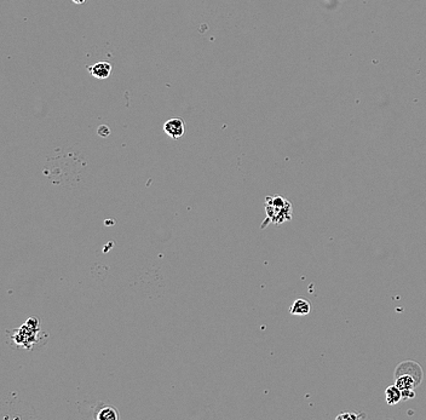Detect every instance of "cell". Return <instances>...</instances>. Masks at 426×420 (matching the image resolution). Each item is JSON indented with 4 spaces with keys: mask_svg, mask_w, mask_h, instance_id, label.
<instances>
[{
    "mask_svg": "<svg viewBox=\"0 0 426 420\" xmlns=\"http://www.w3.org/2000/svg\"><path fill=\"white\" fill-rule=\"evenodd\" d=\"M264 206H265L266 221L263 223L262 228H265L269 222L275 226H280L293 218L292 204L281 195L266 196Z\"/></svg>",
    "mask_w": 426,
    "mask_h": 420,
    "instance_id": "6da1fadb",
    "label": "cell"
},
{
    "mask_svg": "<svg viewBox=\"0 0 426 420\" xmlns=\"http://www.w3.org/2000/svg\"><path fill=\"white\" fill-rule=\"evenodd\" d=\"M164 131L171 137L172 139H178L185 134V122L184 120L176 118V119H170L169 121L165 122Z\"/></svg>",
    "mask_w": 426,
    "mask_h": 420,
    "instance_id": "7a4b0ae2",
    "label": "cell"
},
{
    "mask_svg": "<svg viewBox=\"0 0 426 420\" xmlns=\"http://www.w3.org/2000/svg\"><path fill=\"white\" fill-rule=\"evenodd\" d=\"M93 419L96 420H119V411L115 407L109 405H98V407L93 411Z\"/></svg>",
    "mask_w": 426,
    "mask_h": 420,
    "instance_id": "3957f363",
    "label": "cell"
},
{
    "mask_svg": "<svg viewBox=\"0 0 426 420\" xmlns=\"http://www.w3.org/2000/svg\"><path fill=\"white\" fill-rule=\"evenodd\" d=\"M401 374H412L413 377H416L420 383H422L423 372L419 364H417L416 362L406 361L403 362L402 364H400V366L397 367V369H396V377Z\"/></svg>",
    "mask_w": 426,
    "mask_h": 420,
    "instance_id": "277c9868",
    "label": "cell"
},
{
    "mask_svg": "<svg viewBox=\"0 0 426 420\" xmlns=\"http://www.w3.org/2000/svg\"><path fill=\"white\" fill-rule=\"evenodd\" d=\"M89 72L93 76V78L100 79V80H103V79L109 78V75H111L112 64L109 62H106V61L97 62V63H95L93 65H91V67H89Z\"/></svg>",
    "mask_w": 426,
    "mask_h": 420,
    "instance_id": "5b68a950",
    "label": "cell"
},
{
    "mask_svg": "<svg viewBox=\"0 0 426 420\" xmlns=\"http://www.w3.org/2000/svg\"><path fill=\"white\" fill-rule=\"evenodd\" d=\"M420 384V381L413 377L412 374H401L396 377L395 385L397 386L401 391H411L414 390Z\"/></svg>",
    "mask_w": 426,
    "mask_h": 420,
    "instance_id": "8992f818",
    "label": "cell"
},
{
    "mask_svg": "<svg viewBox=\"0 0 426 420\" xmlns=\"http://www.w3.org/2000/svg\"><path fill=\"white\" fill-rule=\"evenodd\" d=\"M310 311H311V305L306 299H297L290 307L291 314L298 315V316H305Z\"/></svg>",
    "mask_w": 426,
    "mask_h": 420,
    "instance_id": "52a82bcc",
    "label": "cell"
},
{
    "mask_svg": "<svg viewBox=\"0 0 426 420\" xmlns=\"http://www.w3.org/2000/svg\"><path fill=\"white\" fill-rule=\"evenodd\" d=\"M385 397H386L387 405L395 406L402 400V391H401V390L396 385H391L385 390Z\"/></svg>",
    "mask_w": 426,
    "mask_h": 420,
    "instance_id": "ba28073f",
    "label": "cell"
},
{
    "mask_svg": "<svg viewBox=\"0 0 426 420\" xmlns=\"http://www.w3.org/2000/svg\"><path fill=\"white\" fill-rule=\"evenodd\" d=\"M365 414H356V413H350V412H345V413L339 414L337 417V420H356V419H365Z\"/></svg>",
    "mask_w": 426,
    "mask_h": 420,
    "instance_id": "9c48e42d",
    "label": "cell"
},
{
    "mask_svg": "<svg viewBox=\"0 0 426 420\" xmlns=\"http://www.w3.org/2000/svg\"><path fill=\"white\" fill-rule=\"evenodd\" d=\"M97 133L98 136L101 137H107L111 134V128H109L107 125H101L100 127L97 128Z\"/></svg>",
    "mask_w": 426,
    "mask_h": 420,
    "instance_id": "30bf717a",
    "label": "cell"
},
{
    "mask_svg": "<svg viewBox=\"0 0 426 420\" xmlns=\"http://www.w3.org/2000/svg\"><path fill=\"white\" fill-rule=\"evenodd\" d=\"M71 1L75 2V4H78V5H81V4H84V2L86 1V0H71Z\"/></svg>",
    "mask_w": 426,
    "mask_h": 420,
    "instance_id": "8fae6325",
    "label": "cell"
}]
</instances>
